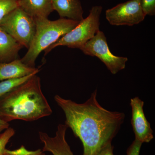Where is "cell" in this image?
Instances as JSON below:
<instances>
[{"instance_id":"6da1fadb","label":"cell","mask_w":155,"mask_h":155,"mask_svg":"<svg viewBox=\"0 0 155 155\" xmlns=\"http://www.w3.org/2000/svg\"><path fill=\"white\" fill-rule=\"evenodd\" d=\"M97 90L85 102L78 104L56 95L54 100L64 111L65 125L82 142L83 155H97L112 143L124 122L125 114L103 108L97 99Z\"/></svg>"},{"instance_id":"7a4b0ae2","label":"cell","mask_w":155,"mask_h":155,"mask_svg":"<svg viewBox=\"0 0 155 155\" xmlns=\"http://www.w3.org/2000/svg\"><path fill=\"white\" fill-rule=\"evenodd\" d=\"M52 113L37 74L0 97V119L33 122Z\"/></svg>"},{"instance_id":"3957f363","label":"cell","mask_w":155,"mask_h":155,"mask_svg":"<svg viewBox=\"0 0 155 155\" xmlns=\"http://www.w3.org/2000/svg\"><path fill=\"white\" fill-rule=\"evenodd\" d=\"M34 19L36 24L35 34L27 53L20 59L23 64L32 68H35L37 58L42 51L75 28L80 22L67 18H61L54 21L48 18Z\"/></svg>"},{"instance_id":"277c9868","label":"cell","mask_w":155,"mask_h":155,"mask_svg":"<svg viewBox=\"0 0 155 155\" xmlns=\"http://www.w3.org/2000/svg\"><path fill=\"white\" fill-rule=\"evenodd\" d=\"M102 10L101 6L92 7L89 14L86 18L45 50V56L55 48L61 46L80 49L99 31L100 16Z\"/></svg>"},{"instance_id":"5b68a950","label":"cell","mask_w":155,"mask_h":155,"mask_svg":"<svg viewBox=\"0 0 155 155\" xmlns=\"http://www.w3.org/2000/svg\"><path fill=\"white\" fill-rule=\"evenodd\" d=\"M0 27L27 49L30 47L36 31L35 19L19 7L3 18Z\"/></svg>"},{"instance_id":"8992f818","label":"cell","mask_w":155,"mask_h":155,"mask_svg":"<svg viewBox=\"0 0 155 155\" xmlns=\"http://www.w3.org/2000/svg\"><path fill=\"white\" fill-rule=\"evenodd\" d=\"M80 50L87 55L98 58L114 75L125 69L128 61L127 58L115 56L111 53L107 38L100 30Z\"/></svg>"},{"instance_id":"52a82bcc","label":"cell","mask_w":155,"mask_h":155,"mask_svg":"<svg viewBox=\"0 0 155 155\" xmlns=\"http://www.w3.org/2000/svg\"><path fill=\"white\" fill-rule=\"evenodd\" d=\"M106 19L111 25L133 26L144 20L146 15L142 9L140 0H129L108 9Z\"/></svg>"},{"instance_id":"ba28073f","label":"cell","mask_w":155,"mask_h":155,"mask_svg":"<svg viewBox=\"0 0 155 155\" xmlns=\"http://www.w3.org/2000/svg\"><path fill=\"white\" fill-rule=\"evenodd\" d=\"M130 105L132 112L131 123L135 139L142 143H149L154 138L153 131L145 116L144 102L138 97H134L130 99Z\"/></svg>"},{"instance_id":"9c48e42d","label":"cell","mask_w":155,"mask_h":155,"mask_svg":"<svg viewBox=\"0 0 155 155\" xmlns=\"http://www.w3.org/2000/svg\"><path fill=\"white\" fill-rule=\"evenodd\" d=\"M68 127L65 124H59L55 135L51 137L45 132L39 131V137L44 144L42 150L53 155H74L66 140V134Z\"/></svg>"},{"instance_id":"30bf717a","label":"cell","mask_w":155,"mask_h":155,"mask_svg":"<svg viewBox=\"0 0 155 155\" xmlns=\"http://www.w3.org/2000/svg\"><path fill=\"white\" fill-rule=\"evenodd\" d=\"M39 72L38 68L28 67L20 59H17L9 63L0 64V81L37 74Z\"/></svg>"},{"instance_id":"8fae6325","label":"cell","mask_w":155,"mask_h":155,"mask_svg":"<svg viewBox=\"0 0 155 155\" xmlns=\"http://www.w3.org/2000/svg\"><path fill=\"white\" fill-rule=\"evenodd\" d=\"M53 9L61 18L81 22L84 11L80 0H51Z\"/></svg>"},{"instance_id":"7c38bea8","label":"cell","mask_w":155,"mask_h":155,"mask_svg":"<svg viewBox=\"0 0 155 155\" xmlns=\"http://www.w3.org/2000/svg\"><path fill=\"white\" fill-rule=\"evenodd\" d=\"M23 48L0 27V64L19 59V52Z\"/></svg>"},{"instance_id":"4fadbf2b","label":"cell","mask_w":155,"mask_h":155,"mask_svg":"<svg viewBox=\"0 0 155 155\" xmlns=\"http://www.w3.org/2000/svg\"><path fill=\"white\" fill-rule=\"evenodd\" d=\"M18 7L34 19L48 18L54 11L51 0H18Z\"/></svg>"},{"instance_id":"5bb4252c","label":"cell","mask_w":155,"mask_h":155,"mask_svg":"<svg viewBox=\"0 0 155 155\" xmlns=\"http://www.w3.org/2000/svg\"><path fill=\"white\" fill-rule=\"evenodd\" d=\"M34 75L35 74H31L19 78H13L0 81V97L24 83Z\"/></svg>"},{"instance_id":"9a60e30c","label":"cell","mask_w":155,"mask_h":155,"mask_svg":"<svg viewBox=\"0 0 155 155\" xmlns=\"http://www.w3.org/2000/svg\"><path fill=\"white\" fill-rule=\"evenodd\" d=\"M18 7V0H0V22L11 11Z\"/></svg>"},{"instance_id":"2e32d148","label":"cell","mask_w":155,"mask_h":155,"mask_svg":"<svg viewBox=\"0 0 155 155\" xmlns=\"http://www.w3.org/2000/svg\"><path fill=\"white\" fill-rule=\"evenodd\" d=\"M15 130L12 127H9L5 130L2 133L0 134V155H4L5 152L6 146L10 139L14 136Z\"/></svg>"},{"instance_id":"e0dca14e","label":"cell","mask_w":155,"mask_h":155,"mask_svg":"<svg viewBox=\"0 0 155 155\" xmlns=\"http://www.w3.org/2000/svg\"><path fill=\"white\" fill-rule=\"evenodd\" d=\"M41 149H38L35 151H29L22 146L19 148L15 150L6 149L4 155H45Z\"/></svg>"},{"instance_id":"ac0fdd59","label":"cell","mask_w":155,"mask_h":155,"mask_svg":"<svg viewBox=\"0 0 155 155\" xmlns=\"http://www.w3.org/2000/svg\"><path fill=\"white\" fill-rule=\"evenodd\" d=\"M143 11L146 15L154 16L155 0H140Z\"/></svg>"},{"instance_id":"d6986e66","label":"cell","mask_w":155,"mask_h":155,"mask_svg":"<svg viewBox=\"0 0 155 155\" xmlns=\"http://www.w3.org/2000/svg\"><path fill=\"white\" fill-rule=\"evenodd\" d=\"M142 143L134 140L127 149V155H139Z\"/></svg>"},{"instance_id":"ffe728a7","label":"cell","mask_w":155,"mask_h":155,"mask_svg":"<svg viewBox=\"0 0 155 155\" xmlns=\"http://www.w3.org/2000/svg\"><path fill=\"white\" fill-rule=\"evenodd\" d=\"M114 147L112 143H109L103 148L97 155H114Z\"/></svg>"},{"instance_id":"44dd1931","label":"cell","mask_w":155,"mask_h":155,"mask_svg":"<svg viewBox=\"0 0 155 155\" xmlns=\"http://www.w3.org/2000/svg\"><path fill=\"white\" fill-rule=\"evenodd\" d=\"M9 123H7L0 119V134L3 130H5L9 127Z\"/></svg>"}]
</instances>
